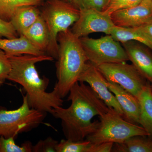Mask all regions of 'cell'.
Wrapping results in <instances>:
<instances>
[{
  "label": "cell",
  "instance_id": "obj_1",
  "mask_svg": "<svg viewBox=\"0 0 152 152\" xmlns=\"http://www.w3.org/2000/svg\"><path fill=\"white\" fill-rule=\"evenodd\" d=\"M67 108L57 107L52 110L53 116L61 121L66 139L84 140L97 128L99 121L92 122L96 116L103 115L110 109L89 86L78 82L70 90Z\"/></svg>",
  "mask_w": 152,
  "mask_h": 152
},
{
  "label": "cell",
  "instance_id": "obj_2",
  "mask_svg": "<svg viewBox=\"0 0 152 152\" xmlns=\"http://www.w3.org/2000/svg\"><path fill=\"white\" fill-rule=\"evenodd\" d=\"M9 58L12 69L7 80L23 87L26 93L31 108L51 114L53 109L62 106V99L53 91L51 92L46 91L48 86L49 79L41 78L36 68L37 63L53 61V57L48 54H25Z\"/></svg>",
  "mask_w": 152,
  "mask_h": 152
},
{
  "label": "cell",
  "instance_id": "obj_3",
  "mask_svg": "<svg viewBox=\"0 0 152 152\" xmlns=\"http://www.w3.org/2000/svg\"><path fill=\"white\" fill-rule=\"evenodd\" d=\"M58 52L56 64L57 83L54 92L63 99L69 93L83 70L88 60L80 38L69 29L58 34Z\"/></svg>",
  "mask_w": 152,
  "mask_h": 152
},
{
  "label": "cell",
  "instance_id": "obj_4",
  "mask_svg": "<svg viewBox=\"0 0 152 152\" xmlns=\"http://www.w3.org/2000/svg\"><path fill=\"white\" fill-rule=\"evenodd\" d=\"M45 1L41 15L46 23L50 33V42L46 53L57 60L58 52V34L67 31L78 20L80 10L71 3L61 0Z\"/></svg>",
  "mask_w": 152,
  "mask_h": 152
},
{
  "label": "cell",
  "instance_id": "obj_5",
  "mask_svg": "<svg viewBox=\"0 0 152 152\" xmlns=\"http://www.w3.org/2000/svg\"><path fill=\"white\" fill-rule=\"evenodd\" d=\"M149 135L142 126L125 119L113 109L100 116L97 128L86 140L93 144L122 143L131 137Z\"/></svg>",
  "mask_w": 152,
  "mask_h": 152
},
{
  "label": "cell",
  "instance_id": "obj_6",
  "mask_svg": "<svg viewBox=\"0 0 152 152\" xmlns=\"http://www.w3.org/2000/svg\"><path fill=\"white\" fill-rule=\"evenodd\" d=\"M23 97V103L18 108L8 110L0 107V136L15 138L42 123L46 113L31 108L26 95Z\"/></svg>",
  "mask_w": 152,
  "mask_h": 152
},
{
  "label": "cell",
  "instance_id": "obj_7",
  "mask_svg": "<svg viewBox=\"0 0 152 152\" xmlns=\"http://www.w3.org/2000/svg\"><path fill=\"white\" fill-rule=\"evenodd\" d=\"M80 40L88 61L95 66L129 61L124 47L111 35L96 39L83 37Z\"/></svg>",
  "mask_w": 152,
  "mask_h": 152
},
{
  "label": "cell",
  "instance_id": "obj_8",
  "mask_svg": "<svg viewBox=\"0 0 152 152\" xmlns=\"http://www.w3.org/2000/svg\"><path fill=\"white\" fill-rule=\"evenodd\" d=\"M97 68L107 80L119 85L137 98L148 83L133 65L126 62L107 63Z\"/></svg>",
  "mask_w": 152,
  "mask_h": 152
},
{
  "label": "cell",
  "instance_id": "obj_9",
  "mask_svg": "<svg viewBox=\"0 0 152 152\" xmlns=\"http://www.w3.org/2000/svg\"><path fill=\"white\" fill-rule=\"evenodd\" d=\"M78 20L73 24L71 31L79 38L87 37L94 33L110 35L115 26L110 14L105 11L95 9L80 10Z\"/></svg>",
  "mask_w": 152,
  "mask_h": 152
},
{
  "label": "cell",
  "instance_id": "obj_10",
  "mask_svg": "<svg viewBox=\"0 0 152 152\" xmlns=\"http://www.w3.org/2000/svg\"><path fill=\"white\" fill-rule=\"evenodd\" d=\"M107 80L97 67L88 61L82 72L78 82L86 83L110 108L113 109L124 118L122 109L115 95L109 90Z\"/></svg>",
  "mask_w": 152,
  "mask_h": 152
},
{
  "label": "cell",
  "instance_id": "obj_11",
  "mask_svg": "<svg viewBox=\"0 0 152 152\" xmlns=\"http://www.w3.org/2000/svg\"><path fill=\"white\" fill-rule=\"evenodd\" d=\"M110 15L116 26L140 27L152 21V0H143L137 5L115 11Z\"/></svg>",
  "mask_w": 152,
  "mask_h": 152
},
{
  "label": "cell",
  "instance_id": "obj_12",
  "mask_svg": "<svg viewBox=\"0 0 152 152\" xmlns=\"http://www.w3.org/2000/svg\"><path fill=\"white\" fill-rule=\"evenodd\" d=\"M129 61L139 73L152 85V51L135 41L122 43Z\"/></svg>",
  "mask_w": 152,
  "mask_h": 152
},
{
  "label": "cell",
  "instance_id": "obj_13",
  "mask_svg": "<svg viewBox=\"0 0 152 152\" xmlns=\"http://www.w3.org/2000/svg\"><path fill=\"white\" fill-rule=\"evenodd\" d=\"M107 83L122 109L124 118L132 124H140V105L137 98L115 83L107 80Z\"/></svg>",
  "mask_w": 152,
  "mask_h": 152
},
{
  "label": "cell",
  "instance_id": "obj_14",
  "mask_svg": "<svg viewBox=\"0 0 152 152\" xmlns=\"http://www.w3.org/2000/svg\"><path fill=\"white\" fill-rule=\"evenodd\" d=\"M0 49L8 57L25 54L34 56L47 54L33 45L23 35L16 38H1Z\"/></svg>",
  "mask_w": 152,
  "mask_h": 152
},
{
  "label": "cell",
  "instance_id": "obj_15",
  "mask_svg": "<svg viewBox=\"0 0 152 152\" xmlns=\"http://www.w3.org/2000/svg\"><path fill=\"white\" fill-rule=\"evenodd\" d=\"M22 35L36 48L46 53L50 42V33L46 23L41 15Z\"/></svg>",
  "mask_w": 152,
  "mask_h": 152
},
{
  "label": "cell",
  "instance_id": "obj_16",
  "mask_svg": "<svg viewBox=\"0 0 152 152\" xmlns=\"http://www.w3.org/2000/svg\"><path fill=\"white\" fill-rule=\"evenodd\" d=\"M38 7H21L15 12L10 22L19 35L23 34L40 16L41 12Z\"/></svg>",
  "mask_w": 152,
  "mask_h": 152
},
{
  "label": "cell",
  "instance_id": "obj_17",
  "mask_svg": "<svg viewBox=\"0 0 152 152\" xmlns=\"http://www.w3.org/2000/svg\"><path fill=\"white\" fill-rule=\"evenodd\" d=\"M140 105V125L152 139V90L149 82L137 97Z\"/></svg>",
  "mask_w": 152,
  "mask_h": 152
},
{
  "label": "cell",
  "instance_id": "obj_18",
  "mask_svg": "<svg viewBox=\"0 0 152 152\" xmlns=\"http://www.w3.org/2000/svg\"><path fill=\"white\" fill-rule=\"evenodd\" d=\"M110 35L121 43L129 41H137L152 51V38L141 27L125 28L115 26Z\"/></svg>",
  "mask_w": 152,
  "mask_h": 152
},
{
  "label": "cell",
  "instance_id": "obj_19",
  "mask_svg": "<svg viewBox=\"0 0 152 152\" xmlns=\"http://www.w3.org/2000/svg\"><path fill=\"white\" fill-rule=\"evenodd\" d=\"M147 137L134 136L122 143H114L112 152H152V139Z\"/></svg>",
  "mask_w": 152,
  "mask_h": 152
},
{
  "label": "cell",
  "instance_id": "obj_20",
  "mask_svg": "<svg viewBox=\"0 0 152 152\" xmlns=\"http://www.w3.org/2000/svg\"><path fill=\"white\" fill-rule=\"evenodd\" d=\"M46 0H0V19L10 22L15 12L25 6L43 5Z\"/></svg>",
  "mask_w": 152,
  "mask_h": 152
},
{
  "label": "cell",
  "instance_id": "obj_21",
  "mask_svg": "<svg viewBox=\"0 0 152 152\" xmlns=\"http://www.w3.org/2000/svg\"><path fill=\"white\" fill-rule=\"evenodd\" d=\"M93 147V144L86 139L79 141L62 140L58 143L57 152H92Z\"/></svg>",
  "mask_w": 152,
  "mask_h": 152
},
{
  "label": "cell",
  "instance_id": "obj_22",
  "mask_svg": "<svg viewBox=\"0 0 152 152\" xmlns=\"http://www.w3.org/2000/svg\"><path fill=\"white\" fill-rule=\"evenodd\" d=\"M14 137L6 138L0 136V152H31L33 145L26 141L19 146L16 144Z\"/></svg>",
  "mask_w": 152,
  "mask_h": 152
},
{
  "label": "cell",
  "instance_id": "obj_23",
  "mask_svg": "<svg viewBox=\"0 0 152 152\" xmlns=\"http://www.w3.org/2000/svg\"><path fill=\"white\" fill-rule=\"evenodd\" d=\"M110 0H73L72 4L79 10L95 9L105 10Z\"/></svg>",
  "mask_w": 152,
  "mask_h": 152
},
{
  "label": "cell",
  "instance_id": "obj_24",
  "mask_svg": "<svg viewBox=\"0 0 152 152\" xmlns=\"http://www.w3.org/2000/svg\"><path fill=\"white\" fill-rule=\"evenodd\" d=\"M12 69V66L9 57L0 49V88L4 84Z\"/></svg>",
  "mask_w": 152,
  "mask_h": 152
},
{
  "label": "cell",
  "instance_id": "obj_25",
  "mask_svg": "<svg viewBox=\"0 0 152 152\" xmlns=\"http://www.w3.org/2000/svg\"><path fill=\"white\" fill-rule=\"evenodd\" d=\"M59 142L51 137L40 140L33 145V152H57V148Z\"/></svg>",
  "mask_w": 152,
  "mask_h": 152
},
{
  "label": "cell",
  "instance_id": "obj_26",
  "mask_svg": "<svg viewBox=\"0 0 152 152\" xmlns=\"http://www.w3.org/2000/svg\"><path fill=\"white\" fill-rule=\"evenodd\" d=\"M143 0H110L106 12L111 14L115 11L137 5Z\"/></svg>",
  "mask_w": 152,
  "mask_h": 152
},
{
  "label": "cell",
  "instance_id": "obj_27",
  "mask_svg": "<svg viewBox=\"0 0 152 152\" xmlns=\"http://www.w3.org/2000/svg\"><path fill=\"white\" fill-rule=\"evenodd\" d=\"M18 35L11 22L0 19V39L18 37Z\"/></svg>",
  "mask_w": 152,
  "mask_h": 152
},
{
  "label": "cell",
  "instance_id": "obj_28",
  "mask_svg": "<svg viewBox=\"0 0 152 152\" xmlns=\"http://www.w3.org/2000/svg\"><path fill=\"white\" fill-rule=\"evenodd\" d=\"M140 27L152 38V21Z\"/></svg>",
  "mask_w": 152,
  "mask_h": 152
},
{
  "label": "cell",
  "instance_id": "obj_29",
  "mask_svg": "<svg viewBox=\"0 0 152 152\" xmlns=\"http://www.w3.org/2000/svg\"><path fill=\"white\" fill-rule=\"evenodd\" d=\"M61 1H64L66 2L72 3L73 0H61Z\"/></svg>",
  "mask_w": 152,
  "mask_h": 152
},
{
  "label": "cell",
  "instance_id": "obj_30",
  "mask_svg": "<svg viewBox=\"0 0 152 152\" xmlns=\"http://www.w3.org/2000/svg\"><path fill=\"white\" fill-rule=\"evenodd\" d=\"M151 87L152 90V85L151 84Z\"/></svg>",
  "mask_w": 152,
  "mask_h": 152
}]
</instances>
